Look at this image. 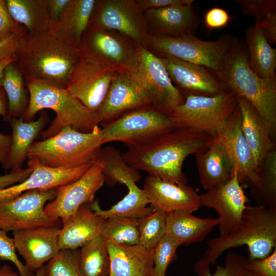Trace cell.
Wrapping results in <instances>:
<instances>
[{"label": "cell", "mask_w": 276, "mask_h": 276, "mask_svg": "<svg viewBox=\"0 0 276 276\" xmlns=\"http://www.w3.org/2000/svg\"><path fill=\"white\" fill-rule=\"evenodd\" d=\"M213 138L197 129L175 128L146 143L128 146L122 155L128 165L139 171L186 184L182 169L185 159L205 149Z\"/></svg>", "instance_id": "6da1fadb"}, {"label": "cell", "mask_w": 276, "mask_h": 276, "mask_svg": "<svg viewBox=\"0 0 276 276\" xmlns=\"http://www.w3.org/2000/svg\"><path fill=\"white\" fill-rule=\"evenodd\" d=\"M81 55V49L63 42L49 32H27L20 39L15 61L25 77L66 88Z\"/></svg>", "instance_id": "7a4b0ae2"}, {"label": "cell", "mask_w": 276, "mask_h": 276, "mask_svg": "<svg viewBox=\"0 0 276 276\" xmlns=\"http://www.w3.org/2000/svg\"><path fill=\"white\" fill-rule=\"evenodd\" d=\"M218 73L226 90L253 106L275 141L276 76L269 79L258 77L249 66L245 44L236 36H233L222 69Z\"/></svg>", "instance_id": "3957f363"}, {"label": "cell", "mask_w": 276, "mask_h": 276, "mask_svg": "<svg viewBox=\"0 0 276 276\" xmlns=\"http://www.w3.org/2000/svg\"><path fill=\"white\" fill-rule=\"evenodd\" d=\"M246 245L248 261L268 256L276 247V206H247L240 222L227 235L213 238L202 259L214 265L225 251Z\"/></svg>", "instance_id": "277c9868"}, {"label": "cell", "mask_w": 276, "mask_h": 276, "mask_svg": "<svg viewBox=\"0 0 276 276\" xmlns=\"http://www.w3.org/2000/svg\"><path fill=\"white\" fill-rule=\"evenodd\" d=\"M25 80L30 98L28 107L21 116L24 121H32L42 109H51L56 113L49 127L40 133L42 139L55 135L65 126L89 132L99 124L97 112L86 107L65 88L31 77H25Z\"/></svg>", "instance_id": "5b68a950"}, {"label": "cell", "mask_w": 276, "mask_h": 276, "mask_svg": "<svg viewBox=\"0 0 276 276\" xmlns=\"http://www.w3.org/2000/svg\"><path fill=\"white\" fill-rule=\"evenodd\" d=\"M102 145V129L98 125L89 132L67 126L53 136L34 142L28 158L51 168H73L97 162Z\"/></svg>", "instance_id": "8992f818"}, {"label": "cell", "mask_w": 276, "mask_h": 276, "mask_svg": "<svg viewBox=\"0 0 276 276\" xmlns=\"http://www.w3.org/2000/svg\"><path fill=\"white\" fill-rule=\"evenodd\" d=\"M237 96L224 91L213 96L188 95L169 116L175 128H193L216 136L237 107Z\"/></svg>", "instance_id": "52a82bcc"}, {"label": "cell", "mask_w": 276, "mask_h": 276, "mask_svg": "<svg viewBox=\"0 0 276 276\" xmlns=\"http://www.w3.org/2000/svg\"><path fill=\"white\" fill-rule=\"evenodd\" d=\"M233 36L224 34L216 40L205 41L195 35L180 37L151 34L149 45L157 55H167L201 65L216 72L222 69Z\"/></svg>", "instance_id": "ba28073f"}, {"label": "cell", "mask_w": 276, "mask_h": 276, "mask_svg": "<svg viewBox=\"0 0 276 276\" xmlns=\"http://www.w3.org/2000/svg\"><path fill=\"white\" fill-rule=\"evenodd\" d=\"M175 128L169 116L151 105L124 113L104 123L102 129L103 144L119 141L127 146L139 145Z\"/></svg>", "instance_id": "9c48e42d"}, {"label": "cell", "mask_w": 276, "mask_h": 276, "mask_svg": "<svg viewBox=\"0 0 276 276\" xmlns=\"http://www.w3.org/2000/svg\"><path fill=\"white\" fill-rule=\"evenodd\" d=\"M136 48L138 63L133 75L151 105L169 116L185 98L173 84L160 58L143 45L136 43Z\"/></svg>", "instance_id": "30bf717a"}, {"label": "cell", "mask_w": 276, "mask_h": 276, "mask_svg": "<svg viewBox=\"0 0 276 276\" xmlns=\"http://www.w3.org/2000/svg\"><path fill=\"white\" fill-rule=\"evenodd\" d=\"M89 25L117 32L148 46L150 29L136 0H98Z\"/></svg>", "instance_id": "8fae6325"}, {"label": "cell", "mask_w": 276, "mask_h": 276, "mask_svg": "<svg viewBox=\"0 0 276 276\" xmlns=\"http://www.w3.org/2000/svg\"><path fill=\"white\" fill-rule=\"evenodd\" d=\"M56 195V188L31 190L0 202V229L8 233L41 226L60 228V219L44 212L46 203Z\"/></svg>", "instance_id": "7c38bea8"}, {"label": "cell", "mask_w": 276, "mask_h": 276, "mask_svg": "<svg viewBox=\"0 0 276 276\" xmlns=\"http://www.w3.org/2000/svg\"><path fill=\"white\" fill-rule=\"evenodd\" d=\"M81 50L115 71L133 74L137 68L136 43L115 32L89 25L83 35Z\"/></svg>", "instance_id": "4fadbf2b"}, {"label": "cell", "mask_w": 276, "mask_h": 276, "mask_svg": "<svg viewBox=\"0 0 276 276\" xmlns=\"http://www.w3.org/2000/svg\"><path fill=\"white\" fill-rule=\"evenodd\" d=\"M103 168L99 159L80 178L56 188L55 198L44 206L46 214L60 219L63 224L82 205H90L105 183Z\"/></svg>", "instance_id": "5bb4252c"}, {"label": "cell", "mask_w": 276, "mask_h": 276, "mask_svg": "<svg viewBox=\"0 0 276 276\" xmlns=\"http://www.w3.org/2000/svg\"><path fill=\"white\" fill-rule=\"evenodd\" d=\"M115 71L82 52L65 89L88 109L97 112L106 96Z\"/></svg>", "instance_id": "9a60e30c"}, {"label": "cell", "mask_w": 276, "mask_h": 276, "mask_svg": "<svg viewBox=\"0 0 276 276\" xmlns=\"http://www.w3.org/2000/svg\"><path fill=\"white\" fill-rule=\"evenodd\" d=\"M174 86L185 97L213 96L224 91L219 73L201 65L167 55H157Z\"/></svg>", "instance_id": "2e32d148"}, {"label": "cell", "mask_w": 276, "mask_h": 276, "mask_svg": "<svg viewBox=\"0 0 276 276\" xmlns=\"http://www.w3.org/2000/svg\"><path fill=\"white\" fill-rule=\"evenodd\" d=\"M241 113L237 107L223 128L216 135L222 144L232 165L236 171L238 180L243 187L248 185L250 189L259 180L258 168L252 153L243 134Z\"/></svg>", "instance_id": "e0dca14e"}, {"label": "cell", "mask_w": 276, "mask_h": 276, "mask_svg": "<svg viewBox=\"0 0 276 276\" xmlns=\"http://www.w3.org/2000/svg\"><path fill=\"white\" fill-rule=\"evenodd\" d=\"M199 195L201 206L215 210L219 215V236L228 234L240 222L248 198L236 171L225 184Z\"/></svg>", "instance_id": "ac0fdd59"}, {"label": "cell", "mask_w": 276, "mask_h": 276, "mask_svg": "<svg viewBox=\"0 0 276 276\" xmlns=\"http://www.w3.org/2000/svg\"><path fill=\"white\" fill-rule=\"evenodd\" d=\"M151 105L133 74L116 71L106 96L97 111L99 123H108L125 111Z\"/></svg>", "instance_id": "d6986e66"}, {"label": "cell", "mask_w": 276, "mask_h": 276, "mask_svg": "<svg viewBox=\"0 0 276 276\" xmlns=\"http://www.w3.org/2000/svg\"><path fill=\"white\" fill-rule=\"evenodd\" d=\"M59 229L41 226L13 232L16 250L30 269L35 272L58 254Z\"/></svg>", "instance_id": "ffe728a7"}, {"label": "cell", "mask_w": 276, "mask_h": 276, "mask_svg": "<svg viewBox=\"0 0 276 276\" xmlns=\"http://www.w3.org/2000/svg\"><path fill=\"white\" fill-rule=\"evenodd\" d=\"M143 189L150 205L166 214L177 211L193 213L201 206L199 195L186 183L148 175Z\"/></svg>", "instance_id": "44dd1931"}, {"label": "cell", "mask_w": 276, "mask_h": 276, "mask_svg": "<svg viewBox=\"0 0 276 276\" xmlns=\"http://www.w3.org/2000/svg\"><path fill=\"white\" fill-rule=\"evenodd\" d=\"M93 164L73 168H55L28 160L27 167L32 168V173L21 182L0 190V202L14 198L26 191L48 190L73 182L80 178Z\"/></svg>", "instance_id": "7402d4cb"}, {"label": "cell", "mask_w": 276, "mask_h": 276, "mask_svg": "<svg viewBox=\"0 0 276 276\" xmlns=\"http://www.w3.org/2000/svg\"><path fill=\"white\" fill-rule=\"evenodd\" d=\"M144 13L151 34L171 37L195 35L198 26L192 5L148 9Z\"/></svg>", "instance_id": "603a6c76"}, {"label": "cell", "mask_w": 276, "mask_h": 276, "mask_svg": "<svg viewBox=\"0 0 276 276\" xmlns=\"http://www.w3.org/2000/svg\"><path fill=\"white\" fill-rule=\"evenodd\" d=\"M195 155L200 183L204 190L220 187L233 176L232 165L216 136L208 147Z\"/></svg>", "instance_id": "cb8c5ba5"}, {"label": "cell", "mask_w": 276, "mask_h": 276, "mask_svg": "<svg viewBox=\"0 0 276 276\" xmlns=\"http://www.w3.org/2000/svg\"><path fill=\"white\" fill-rule=\"evenodd\" d=\"M105 218L97 215L90 205H82L62 224L58 234L60 250L77 249L101 235Z\"/></svg>", "instance_id": "d4e9b609"}, {"label": "cell", "mask_w": 276, "mask_h": 276, "mask_svg": "<svg viewBox=\"0 0 276 276\" xmlns=\"http://www.w3.org/2000/svg\"><path fill=\"white\" fill-rule=\"evenodd\" d=\"M105 242L110 260L109 276H152L151 250L139 244Z\"/></svg>", "instance_id": "484cf974"}, {"label": "cell", "mask_w": 276, "mask_h": 276, "mask_svg": "<svg viewBox=\"0 0 276 276\" xmlns=\"http://www.w3.org/2000/svg\"><path fill=\"white\" fill-rule=\"evenodd\" d=\"M98 0H71L62 19L49 33L63 42L81 49Z\"/></svg>", "instance_id": "4316f807"}, {"label": "cell", "mask_w": 276, "mask_h": 276, "mask_svg": "<svg viewBox=\"0 0 276 276\" xmlns=\"http://www.w3.org/2000/svg\"><path fill=\"white\" fill-rule=\"evenodd\" d=\"M49 120L48 113L43 111L35 121L25 122L21 117L9 118L6 121L11 125L12 134L9 154L3 167L5 170L11 171L22 168L31 145L43 130Z\"/></svg>", "instance_id": "83f0119b"}, {"label": "cell", "mask_w": 276, "mask_h": 276, "mask_svg": "<svg viewBox=\"0 0 276 276\" xmlns=\"http://www.w3.org/2000/svg\"><path fill=\"white\" fill-rule=\"evenodd\" d=\"M237 98L241 113V130L258 168L267 153L276 148L275 141L253 106L245 99Z\"/></svg>", "instance_id": "f1b7e54d"}, {"label": "cell", "mask_w": 276, "mask_h": 276, "mask_svg": "<svg viewBox=\"0 0 276 276\" xmlns=\"http://www.w3.org/2000/svg\"><path fill=\"white\" fill-rule=\"evenodd\" d=\"M219 224L218 218H199L192 213L177 211L167 214L166 233L179 246L200 242Z\"/></svg>", "instance_id": "f546056e"}, {"label": "cell", "mask_w": 276, "mask_h": 276, "mask_svg": "<svg viewBox=\"0 0 276 276\" xmlns=\"http://www.w3.org/2000/svg\"><path fill=\"white\" fill-rule=\"evenodd\" d=\"M248 61L252 71L260 78L275 77L276 49L271 47L260 29L250 25L245 31Z\"/></svg>", "instance_id": "4dcf8cb0"}, {"label": "cell", "mask_w": 276, "mask_h": 276, "mask_svg": "<svg viewBox=\"0 0 276 276\" xmlns=\"http://www.w3.org/2000/svg\"><path fill=\"white\" fill-rule=\"evenodd\" d=\"M8 11L28 33L49 32L52 24L48 7V0H6Z\"/></svg>", "instance_id": "1f68e13d"}, {"label": "cell", "mask_w": 276, "mask_h": 276, "mask_svg": "<svg viewBox=\"0 0 276 276\" xmlns=\"http://www.w3.org/2000/svg\"><path fill=\"white\" fill-rule=\"evenodd\" d=\"M125 186L128 192L119 202L108 210H102L98 200L90 205V209L98 215L104 218L115 217L140 219L152 212L154 208L149 204L143 189L137 187L134 181H129Z\"/></svg>", "instance_id": "d6a6232c"}, {"label": "cell", "mask_w": 276, "mask_h": 276, "mask_svg": "<svg viewBox=\"0 0 276 276\" xmlns=\"http://www.w3.org/2000/svg\"><path fill=\"white\" fill-rule=\"evenodd\" d=\"M15 61L8 63L5 67L1 82L8 103L6 121L9 118L21 117L29 103V93L24 75Z\"/></svg>", "instance_id": "836d02e7"}, {"label": "cell", "mask_w": 276, "mask_h": 276, "mask_svg": "<svg viewBox=\"0 0 276 276\" xmlns=\"http://www.w3.org/2000/svg\"><path fill=\"white\" fill-rule=\"evenodd\" d=\"M78 268L81 276H109L110 260L106 242L101 235L80 248Z\"/></svg>", "instance_id": "e575fe53"}, {"label": "cell", "mask_w": 276, "mask_h": 276, "mask_svg": "<svg viewBox=\"0 0 276 276\" xmlns=\"http://www.w3.org/2000/svg\"><path fill=\"white\" fill-rule=\"evenodd\" d=\"M259 180L250 189L257 205L276 206V148L264 158L258 167Z\"/></svg>", "instance_id": "d590c367"}, {"label": "cell", "mask_w": 276, "mask_h": 276, "mask_svg": "<svg viewBox=\"0 0 276 276\" xmlns=\"http://www.w3.org/2000/svg\"><path fill=\"white\" fill-rule=\"evenodd\" d=\"M99 159L103 163V173L108 185H125L128 181L137 182L141 179L139 171L128 165L120 151L114 147L101 148Z\"/></svg>", "instance_id": "8d00e7d4"}, {"label": "cell", "mask_w": 276, "mask_h": 276, "mask_svg": "<svg viewBox=\"0 0 276 276\" xmlns=\"http://www.w3.org/2000/svg\"><path fill=\"white\" fill-rule=\"evenodd\" d=\"M138 219L123 217L106 218L100 235L105 242L130 245L138 244Z\"/></svg>", "instance_id": "74e56055"}, {"label": "cell", "mask_w": 276, "mask_h": 276, "mask_svg": "<svg viewBox=\"0 0 276 276\" xmlns=\"http://www.w3.org/2000/svg\"><path fill=\"white\" fill-rule=\"evenodd\" d=\"M167 214L158 209L138 219L139 245L152 250L166 233Z\"/></svg>", "instance_id": "f35d334b"}, {"label": "cell", "mask_w": 276, "mask_h": 276, "mask_svg": "<svg viewBox=\"0 0 276 276\" xmlns=\"http://www.w3.org/2000/svg\"><path fill=\"white\" fill-rule=\"evenodd\" d=\"M248 262L247 257L229 251L226 256L225 266H217L213 274L211 272L210 265L202 259L197 261L194 269L199 276H242L247 270Z\"/></svg>", "instance_id": "ab89813d"}, {"label": "cell", "mask_w": 276, "mask_h": 276, "mask_svg": "<svg viewBox=\"0 0 276 276\" xmlns=\"http://www.w3.org/2000/svg\"><path fill=\"white\" fill-rule=\"evenodd\" d=\"M79 248L61 249L43 266L44 276H81L78 268Z\"/></svg>", "instance_id": "60d3db41"}, {"label": "cell", "mask_w": 276, "mask_h": 276, "mask_svg": "<svg viewBox=\"0 0 276 276\" xmlns=\"http://www.w3.org/2000/svg\"><path fill=\"white\" fill-rule=\"evenodd\" d=\"M178 244L165 234L151 250L153 260L152 276H165L170 263L174 259Z\"/></svg>", "instance_id": "b9f144b4"}, {"label": "cell", "mask_w": 276, "mask_h": 276, "mask_svg": "<svg viewBox=\"0 0 276 276\" xmlns=\"http://www.w3.org/2000/svg\"><path fill=\"white\" fill-rule=\"evenodd\" d=\"M244 15L253 16L258 25L273 13H276L275 0H234Z\"/></svg>", "instance_id": "7bdbcfd3"}, {"label": "cell", "mask_w": 276, "mask_h": 276, "mask_svg": "<svg viewBox=\"0 0 276 276\" xmlns=\"http://www.w3.org/2000/svg\"><path fill=\"white\" fill-rule=\"evenodd\" d=\"M7 233L0 229V260L9 261L16 267L20 276H35V272L30 269L19 259L13 238Z\"/></svg>", "instance_id": "ee69618b"}, {"label": "cell", "mask_w": 276, "mask_h": 276, "mask_svg": "<svg viewBox=\"0 0 276 276\" xmlns=\"http://www.w3.org/2000/svg\"><path fill=\"white\" fill-rule=\"evenodd\" d=\"M26 29L11 15L5 1L0 0V41Z\"/></svg>", "instance_id": "f6af8a7d"}, {"label": "cell", "mask_w": 276, "mask_h": 276, "mask_svg": "<svg viewBox=\"0 0 276 276\" xmlns=\"http://www.w3.org/2000/svg\"><path fill=\"white\" fill-rule=\"evenodd\" d=\"M246 270L259 276H276V247L268 256L261 259L248 261Z\"/></svg>", "instance_id": "bcb514c9"}, {"label": "cell", "mask_w": 276, "mask_h": 276, "mask_svg": "<svg viewBox=\"0 0 276 276\" xmlns=\"http://www.w3.org/2000/svg\"><path fill=\"white\" fill-rule=\"evenodd\" d=\"M8 103L4 88L0 86V115L5 121L8 117ZM12 142V135L0 132V164L4 167L6 163Z\"/></svg>", "instance_id": "7dc6e473"}, {"label": "cell", "mask_w": 276, "mask_h": 276, "mask_svg": "<svg viewBox=\"0 0 276 276\" xmlns=\"http://www.w3.org/2000/svg\"><path fill=\"white\" fill-rule=\"evenodd\" d=\"M231 17L226 10L215 7L209 10L204 16V22L208 28L213 29L225 26Z\"/></svg>", "instance_id": "c3c4849f"}, {"label": "cell", "mask_w": 276, "mask_h": 276, "mask_svg": "<svg viewBox=\"0 0 276 276\" xmlns=\"http://www.w3.org/2000/svg\"><path fill=\"white\" fill-rule=\"evenodd\" d=\"M32 168L27 167L25 169L11 170L10 173L0 175V190L21 182L32 173Z\"/></svg>", "instance_id": "681fc988"}, {"label": "cell", "mask_w": 276, "mask_h": 276, "mask_svg": "<svg viewBox=\"0 0 276 276\" xmlns=\"http://www.w3.org/2000/svg\"><path fill=\"white\" fill-rule=\"evenodd\" d=\"M27 32L26 29L0 41V62L6 58L15 57L20 39Z\"/></svg>", "instance_id": "f907efd6"}, {"label": "cell", "mask_w": 276, "mask_h": 276, "mask_svg": "<svg viewBox=\"0 0 276 276\" xmlns=\"http://www.w3.org/2000/svg\"><path fill=\"white\" fill-rule=\"evenodd\" d=\"M140 8L145 11L148 9H157L174 6L191 5L193 0H136Z\"/></svg>", "instance_id": "816d5d0a"}, {"label": "cell", "mask_w": 276, "mask_h": 276, "mask_svg": "<svg viewBox=\"0 0 276 276\" xmlns=\"http://www.w3.org/2000/svg\"><path fill=\"white\" fill-rule=\"evenodd\" d=\"M71 1L48 0V11L52 27L56 25L62 19Z\"/></svg>", "instance_id": "f5cc1de1"}, {"label": "cell", "mask_w": 276, "mask_h": 276, "mask_svg": "<svg viewBox=\"0 0 276 276\" xmlns=\"http://www.w3.org/2000/svg\"><path fill=\"white\" fill-rule=\"evenodd\" d=\"M261 31L269 43L276 42V13H273L258 25H254Z\"/></svg>", "instance_id": "db71d44e"}, {"label": "cell", "mask_w": 276, "mask_h": 276, "mask_svg": "<svg viewBox=\"0 0 276 276\" xmlns=\"http://www.w3.org/2000/svg\"><path fill=\"white\" fill-rule=\"evenodd\" d=\"M0 276H20L14 271L11 266L4 265L0 268Z\"/></svg>", "instance_id": "11a10c76"}, {"label": "cell", "mask_w": 276, "mask_h": 276, "mask_svg": "<svg viewBox=\"0 0 276 276\" xmlns=\"http://www.w3.org/2000/svg\"><path fill=\"white\" fill-rule=\"evenodd\" d=\"M15 60V57H12L6 58L0 62V86H2L1 82L3 77L4 70L5 67L8 63Z\"/></svg>", "instance_id": "9f6ffc18"}, {"label": "cell", "mask_w": 276, "mask_h": 276, "mask_svg": "<svg viewBox=\"0 0 276 276\" xmlns=\"http://www.w3.org/2000/svg\"><path fill=\"white\" fill-rule=\"evenodd\" d=\"M35 276H44L43 267L35 271Z\"/></svg>", "instance_id": "6f0895ef"}, {"label": "cell", "mask_w": 276, "mask_h": 276, "mask_svg": "<svg viewBox=\"0 0 276 276\" xmlns=\"http://www.w3.org/2000/svg\"><path fill=\"white\" fill-rule=\"evenodd\" d=\"M242 276H259V275L254 272L246 270L243 273Z\"/></svg>", "instance_id": "680465c9"}]
</instances>
